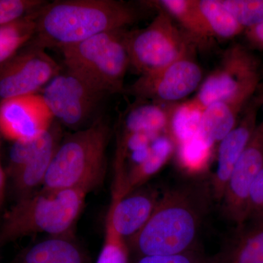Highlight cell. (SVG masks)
Listing matches in <instances>:
<instances>
[{"label": "cell", "instance_id": "5", "mask_svg": "<svg viewBox=\"0 0 263 263\" xmlns=\"http://www.w3.org/2000/svg\"><path fill=\"white\" fill-rule=\"evenodd\" d=\"M124 29L97 34L60 49L65 70L107 96L124 92V78L130 67Z\"/></svg>", "mask_w": 263, "mask_h": 263}, {"label": "cell", "instance_id": "3", "mask_svg": "<svg viewBox=\"0 0 263 263\" xmlns=\"http://www.w3.org/2000/svg\"><path fill=\"white\" fill-rule=\"evenodd\" d=\"M110 129L103 117L59 145L43 190H77L87 194L103 179Z\"/></svg>", "mask_w": 263, "mask_h": 263}, {"label": "cell", "instance_id": "22", "mask_svg": "<svg viewBox=\"0 0 263 263\" xmlns=\"http://www.w3.org/2000/svg\"><path fill=\"white\" fill-rule=\"evenodd\" d=\"M40 9L23 18L0 26V67L32 41Z\"/></svg>", "mask_w": 263, "mask_h": 263}, {"label": "cell", "instance_id": "14", "mask_svg": "<svg viewBox=\"0 0 263 263\" xmlns=\"http://www.w3.org/2000/svg\"><path fill=\"white\" fill-rule=\"evenodd\" d=\"M160 198L155 190L131 192L124 196H113L107 217L118 234L127 241L146 224Z\"/></svg>", "mask_w": 263, "mask_h": 263}, {"label": "cell", "instance_id": "29", "mask_svg": "<svg viewBox=\"0 0 263 263\" xmlns=\"http://www.w3.org/2000/svg\"><path fill=\"white\" fill-rule=\"evenodd\" d=\"M46 3L43 0H0V26L23 18Z\"/></svg>", "mask_w": 263, "mask_h": 263}, {"label": "cell", "instance_id": "4", "mask_svg": "<svg viewBox=\"0 0 263 263\" xmlns=\"http://www.w3.org/2000/svg\"><path fill=\"white\" fill-rule=\"evenodd\" d=\"M86 193L43 190L22 197L0 227V245L35 233L63 236L80 215Z\"/></svg>", "mask_w": 263, "mask_h": 263}, {"label": "cell", "instance_id": "7", "mask_svg": "<svg viewBox=\"0 0 263 263\" xmlns=\"http://www.w3.org/2000/svg\"><path fill=\"white\" fill-rule=\"evenodd\" d=\"M259 81L258 60L245 46L235 43L224 51L220 64L204 81L196 95L186 102L202 111L216 102L248 103Z\"/></svg>", "mask_w": 263, "mask_h": 263}, {"label": "cell", "instance_id": "23", "mask_svg": "<svg viewBox=\"0 0 263 263\" xmlns=\"http://www.w3.org/2000/svg\"><path fill=\"white\" fill-rule=\"evenodd\" d=\"M197 2L199 9L214 37L230 39L245 30L224 8L221 0H197Z\"/></svg>", "mask_w": 263, "mask_h": 263}, {"label": "cell", "instance_id": "30", "mask_svg": "<svg viewBox=\"0 0 263 263\" xmlns=\"http://www.w3.org/2000/svg\"><path fill=\"white\" fill-rule=\"evenodd\" d=\"M260 219H263V168L251 187L246 221Z\"/></svg>", "mask_w": 263, "mask_h": 263}, {"label": "cell", "instance_id": "34", "mask_svg": "<svg viewBox=\"0 0 263 263\" xmlns=\"http://www.w3.org/2000/svg\"><path fill=\"white\" fill-rule=\"evenodd\" d=\"M261 100H262V105H263V95H262V96H261ZM262 123L263 124V122Z\"/></svg>", "mask_w": 263, "mask_h": 263}, {"label": "cell", "instance_id": "32", "mask_svg": "<svg viewBox=\"0 0 263 263\" xmlns=\"http://www.w3.org/2000/svg\"><path fill=\"white\" fill-rule=\"evenodd\" d=\"M246 35L249 42L263 48V24L246 29Z\"/></svg>", "mask_w": 263, "mask_h": 263}, {"label": "cell", "instance_id": "26", "mask_svg": "<svg viewBox=\"0 0 263 263\" xmlns=\"http://www.w3.org/2000/svg\"><path fill=\"white\" fill-rule=\"evenodd\" d=\"M221 3L245 30L263 24V0H221Z\"/></svg>", "mask_w": 263, "mask_h": 263}, {"label": "cell", "instance_id": "15", "mask_svg": "<svg viewBox=\"0 0 263 263\" xmlns=\"http://www.w3.org/2000/svg\"><path fill=\"white\" fill-rule=\"evenodd\" d=\"M213 263H263V219L235 227L224 250Z\"/></svg>", "mask_w": 263, "mask_h": 263}, {"label": "cell", "instance_id": "1", "mask_svg": "<svg viewBox=\"0 0 263 263\" xmlns=\"http://www.w3.org/2000/svg\"><path fill=\"white\" fill-rule=\"evenodd\" d=\"M212 198L210 183L202 181L164 192L146 224L126 241L129 252L139 257L194 250Z\"/></svg>", "mask_w": 263, "mask_h": 263}, {"label": "cell", "instance_id": "21", "mask_svg": "<svg viewBox=\"0 0 263 263\" xmlns=\"http://www.w3.org/2000/svg\"><path fill=\"white\" fill-rule=\"evenodd\" d=\"M22 263H85V258L75 243L54 236L31 247L24 254Z\"/></svg>", "mask_w": 263, "mask_h": 263}, {"label": "cell", "instance_id": "13", "mask_svg": "<svg viewBox=\"0 0 263 263\" xmlns=\"http://www.w3.org/2000/svg\"><path fill=\"white\" fill-rule=\"evenodd\" d=\"M261 105V96L251 100L235 127L219 142L216 171L210 181L213 199L216 201L221 202L232 171L257 127V113Z\"/></svg>", "mask_w": 263, "mask_h": 263}, {"label": "cell", "instance_id": "11", "mask_svg": "<svg viewBox=\"0 0 263 263\" xmlns=\"http://www.w3.org/2000/svg\"><path fill=\"white\" fill-rule=\"evenodd\" d=\"M263 168V124H258L232 171L221 198L224 216L238 227L247 220L249 193Z\"/></svg>", "mask_w": 263, "mask_h": 263}, {"label": "cell", "instance_id": "19", "mask_svg": "<svg viewBox=\"0 0 263 263\" xmlns=\"http://www.w3.org/2000/svg\"><path fill=\"white\" fill-rule=\"evenodd\" d=\"M247 104L238 101L212 103L203 110L197 136L212 148L235 127L238 114Z\"/></svg>", "mask_w": 263, "mask_h": 263}, {"label": "cell", "instance_id": "25", "mask_svg": "<svg viewBox=\"0 0 263 263\" xmlns=\"http://www.w3.org/2000/svg\"><path fill=\"white\" fill-rule=\"evenodd\" d=\"M177 148L179 163L189 172H199L205 168L212 155V148L205 144L197 134Z\"/></svg>", "mask_w": 263, "mask_h": 263}, {"label": "cell", "instance_id": "8", "mask_svg": "<svg viewBox=\"0 0 263 263\" xmlns=\"http://www.w3.org/2000/svg\"><path fill=\"white\" fill-rule=\"evenodd\" d=\"M41 96L55 121L78 131L100 117L95 115L107 95L70 71L62 70L43 88Z\"/></svg>", "mask_w": 263, "mask_h": 263}, {"label": "cell", "instance_id": "6", "mask_svg": "<svg viewBox=\"0 0 263 263\" xmlns=\"http://www.w3.org/2000/svg\"><path fill=\"white\" fill-rule=\"evenodd\" d=\"M130 66L141 76L151 75L186 57L197 44L164 10L144 29L126 32Z\"/></svg>", "mask_w": 263, "mask_h": 263}, {"label": "cell", "instance_id": "18", "mask_svg": "<svg viewBox=\"0 0 263 263\" xmlns=\"http://www.w3.org/2000/svg\"><path fill=\"white\" fill-rule=\"evenodd\" d=\"M144 3L143 4L167 12L197 46L205 44L214 37L199 9L197 0H161Z\"/></svg>", "mask_w": 263, "mask_h": 263}, {"label": "cell", "instance_id": "12", "mask_svg": "<svg viewBox=\"0 0 263 263\" xmlns=\"http://www.w3.org/2000/svg\"><path fill=\"white\" fill-rule=\"evenodd\" d=\"M53 122L41 95L0 101V133L10 141H27L39 138Z\"/></svg>", "mask_w": 263, "mask_h": 263}, {"label": "cell", "instance_id": "27", "mask_svg": "<svg viewBox=\"0 0 263 263\" xmlns=\"http://www.w3.org/2000/svg\"><path fill=\"white\" fill-rule=\"evenodd\" d=\"M104 238L96 263H129V250L127 242L116 232L108 217Z\"/></svg>", "mask_w": 263, "mask_h": 263}, {"label": "cell", "instance_id": "24", "mask_svg": "<svg viewBox=\"0 0 263 263\" xmlns=\"http://www.w3.org/2000/svg\"><path fill=\"white\" fill-rule=\"evenodd\" d=\"M203 111L187 103L176 104L171 118L169 135L176 146L196 136Z\"/></svg>", "mask_w": 263, "mask_h": 263}, {"label": "cell", "instance_id": "20", "mask_svg": "<svg viewBox=\"0 0 263 263\" xmlns=\"http://www.w3.org/2000/svg\"><path fill=\"white\" fill-rule=\"evenodd\" d=\"M175 148L176 144L170 135L162 134L156 138L146 160L127 174L121 187L114 190V196H124L157 174L168 161Z\"/></svg>", "mask_w": 263, "mask_h": 263}, {"label": "cell", "instance_id": "28", "mask_svg": "<svg viewBox=\"0 0 263 263\" xmlns=\"http://www.w3.org/2000/svg\"><path fill=\"white\" fill-rule=\"evenodd\" d=\"M48 131V129L42 136L35 139L14 142L10 148L8 162V172L12 177H13L19 170L24 167L44 145L47 139Z\"/></svg>", "mask_w": 263, "mask_h": 263}, {"label": "cell", "instance_id": "33", "mask_svg": "<svg viewBox=\"0 0 263 263\" xmlns=\"http://www.w3.org/2000/svg\"><path fill=\"white\" fill-rule=\"evenodd\" d=\"M5 186V174L3 171V167L0 164V203L3 200V195H4Z\"/></svg>", "mask_w": 263, "mask_h": 263}, {"label": "cell", "instance_id": "9", "mask_svg": "<svg viewBox=\"0 0 263 263\" xmlns=\"http://www.w3.org/2000/svg\"><path fill=\"white\" fill-rule=\"evenodd\" d=\"M61 71L45 49L29 43L0 67V101L38 94Z\"/></svg>", "mask_w": 263, "mask_h": 263}, {"label": "cell", "instance_id": "2", "mask_svg": "<svg viewBox=\"0 0 263 263\" xmlns=\"http://www.w3.org/2000/svg\"><path fill=\"white\" fill-rule=\"evenodd\" d=\"M129 3L118 0H57L41 7L31 44L59 49L125 28L139 18Z\"/></svg>", "mask_w": 263, "mask_h": 263}, {"label": "cell", "instance_id": "31", "mask_svg": "<svg viewBox=\"0 0 263 263\" xmlns=\"http://www.w3.org/2000/svg\"><path fill=\"white\" fill-rule=\"evenodd\" d=\"M134 263H213L202 259L195 251L172 255L139 256Z\"/></svg>", "mask_w": 263, "mask_h": 263}, {"label": "cell", "instance_id": "16", "mask_svg": "<svg viewBox=\"0 0 263 263\" xmlns=\"http://www.w3.org/2000/svg\"><path fill=\"white\" fill-rule=\"evenodd\" d=\"M123 114L122 133H149L168 134L176 104H161L138 100Z\"/></svg>", "mask_w": 263, "mask_h": 263}, {"label": "cell", "instance_id": "17", "mask_svg": "<svg viewBox=\"0 0 263 263\" xmlns=\"http://www.w3.org/2000/svg\"><path fill=\"white\" fill-rule=\"evenodd\" d=\"M60 124L54 120L48 129L47 139L44 145L13 176L15 188L23 197L31 194L38 185L43 184L55 152L60 144Z\"/></svg>", "mask_w": 263, "mask_h": 263}, {"label": "cell", "instance_id": "10", "mask_svg": "<svg viewBox=\"0 0 263 263\" xmlns=\"http://www.w3.org/2000/svg\"><path fill=\"white\" fill-rule=\"evenodd\" d=\"M202 78L200 66L186 57L155 73L140 76L124 93L138 100L176 104L196 90Z\"/></svg>", "mask_w": 263, "mask_h": 263}]
</instances>
